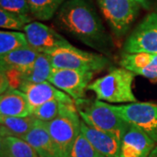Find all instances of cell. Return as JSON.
I'll return each mask as SVG.
<instances>
[{
  "mask_svg": "<svg viewBox=\"0 0 157 157\" xmlns=\"http://www.w3.org/2000/svg\"><path fill=\"white\" fill-rule=\"evenodd\" d=\"M55 21L59 28L99 53L111 54L112 40L90 0H67Z\"/></svg>",
  "mask_w": 157,
  "mask_h": 157,
  "instance_id": "1",
  "label": "cell"
},
{
  "mask_svg": "<svg viewBox=\"0 0 157 157\" xmlns=\"http://www.w3.org/2000/svg\"><path fill=\"white\" fill-rule=\"evenodd\" d=\"M79 116L85 123L94 128L107 132L121 140L129 128L123 118L118 113L113 105L102 101H86L82 99L75 101Z\"/></svg>",
  "mask_w": 157,
  "mask_h": 157,
  "instance_id": "2",
  "label": "cell"
},
{
  "mask_svg": "<svg viewBox=\"0 0 157 157\" xmlns=\"http://www.w3.org/2000/svg\"><path fill=\"white\" fill-rule=\"evenodd\" d=\"M135 74L123 67L112 69L103 77L90 83L87 89L96 99L108 103H133L137 100L132 90Z\"/></svg>",
  "mask_w": 157,
  "mask_h": 157,
  "instance_id": "3",
  "label": "cell"
},
{
  "mask_svg": "<svg viewBox=\"0 0 157 157\" xmlns=\"http://www.w3.org/2000/svg\"><path fill=\"white\" fill-rule=\"evenodd\" d=\"M75 103L65 104L54 120L45 122L60 157H68L74 141L80 133L81 120Z\"/></svg>",
  "mask_w": 157,
  "mask_h": 157,
  "instance_id": "4",
  "label": "cell"
},
{
  "mask_svg": "<svg viewBox=\"0 0 157 157\" xmlns=\"http://www.w3.org/2000/svg\"><path fill=\"white\" fill-rule=\"evenodd\" d=\"M53 68L73 69L87 72H100L109 65L107 56L80 50L73 45L60 48L48 54Z\"/></svg>",
  "mask_w": 157,
  "mask_h": 157,
  "instance_id": "5",
  "label": "cell"
},
{
  "mask_svg": "<svg viewBox=\"0 0 157 157\" xmlns=\"http://www.w3.org/2000/svg\"><path fill=\"white\" fill-rule=\"evenodd\" d=\"M114 35L122 37L135 21L140 6L135 0H97Z\"/></svg>",
  "mask_w": 157,
  "mask_h": 157,
  "instance_id": "6",
  "label": "cell"
},
{
  "mask_svg": "<svg viewBox=\"0 0 157 157\" xmlns=\"http://www.w3.org/2000/svg\"><path fill=\"white\" fill-rule=\"evenodd\" d=\"M113 107L128 123L146 133L157 143V104L136 101L127 105H113Z\"/></svg>",
  "mask_w": 157,
  "mask_h": 157,
  "instance_id": "7",
  "label": "cell"
},
{
  "mask_svg": "<svg viewBox=\"0 0 157 157\" xmlns=\"http://www.w3.org/2000/svg\"><path fill=\"white\" fill-rule=\"evenodd\" d=\"M124 52H147L157 54V12H153L129 34L123 45Z\"/></svg>",
  "mask_w": 157,
  "mask_h": 157,
  "instance_id": "8",
  "label": "cell"
},
{
  "mask_svg": "<svg viewBox=\"0 0 157 157\" xmlns=\"http://www.w3.org/2000/svg\"><path fill=\"white\" fill-rule=\"evenodd\" d=\"M93 72L53 68L48 81L58 89L66 93L74 101L85 99L92 78Z\"/></svg>",
  "mask_w": 157,
  "mask_h": 157,
  "instance_id": "9",
  "label": "cell"
},
{
  "mask_svg": "<svg viewBox=\"0 0 157 157\" xmlns=\"http://www.w3.org/2000/svg\"><path fill=\"white\" fill-rule=\"evenodd\" d=\"M24 32L29 45L41 53L50 54L60 48L72 45L55 30L40 22L29 23Z\"/></svg>",
  "mask_w": 157,
  "mask_h": 157,
  "instance_id": "10",
  "label": "cell"
},
{
  "mask_svg": "<svg viewBox=\"0 0 157 157\" xmlns=\"http://www.w3.org/2000/svg\"><path fill=\"white\" fill-rule=\"evenodd\" d=\"M155 147L151 138L133 125H130L121 140L120 157H147Z\"/></svg>",
  "mask_w": 157,
  "mask_h": 157,
  "instance_id": "11",
  "label": "cell"
},
{
  "mask_svg": "<svg viewBox=\"0 0 157 157\" xmlns=\"http://www.w3.org/2000/svg\"><path fill=\"white\" fill-rule=\"evenodd\" d=\"M18 90H21L27 96L33 109L52 100H58L66 103H75L70 96L58 89L49 81L42 83L23 82Z\"/></svg>",
  "mask_w": 157,
  "mask_h": 157,
  "instance_id": "12",
  "label": "cell"
},
{
  "mask_svg": "<svg viewBox=\"0 0 157 157\" xmlns=\"http://www.w3.org/2000/svg\"><path fill=\"white\" fill-rule=\"evenodd\" d=\"M80 132L96 151L104 157H120L121 140L107 132L94 128L81 120Z\"/></svg>",
  "mask_w": 157,
  "mask_h": 157,
  "instance_id": "13",
  "label": "cell"
},
{
  "mask_svg": "<svg viewBox=\"0 0 157 157\" xmlns=\"http://www.w3.org/2000/svg\"><path fill=\"white\" fill-rule=\"evenodd\" d=\"M33 109L21 90L10 88L0 97V117H26Z\"/></svg>",
  "mask_w": 157,
  "mask_h": 157,
  "instance_id": "14",
  "label": "cell"
},
{
  "mask_svg": "<svg viewBox=\"0 0 157 157\" xmlns=\"http://www.w3.org/2000/svg\"><path fill=\"white\" fill-rule=\"evenodd\" d=\"M33 147L41 157H60L45 122L38 121L34 128L21 138Z\"/></svg>",
  "mask_w": 157,
  "mask_h": 157,
  "instance_id": "15",
  "label": "cell"
},
{
  "mask_svg": "<svg viewBox=\"0 0 157 157\" xmlns=\"http://www.w3.org/2000/svg\"><path fill=\"white\" fill-rule=\"evenodd\" d=\"M39 54V52L34 50L30 45L13 51L6 56L0 57L1 71L15 70L24 75L33 67Z\"/></svg>",
  "mask_w": 157,
  "mask_h": 157,
  "instance_id": "16",
  "label": "cell"
},
{
  "mask_svg": "<svg viewBox=\"0 0 157 157\" xmlns=\"http://www.w3.org/2000/svg\"><path fill=\"white\" fill-rule=\"evenodd\" d=\"M38 121L33 115L26 117H0L1 137L14 136L23 138L33 128Z\"/></svg>",
  "mask_w": 157,
  "mask_h": 157,
  "instance_id": "17",
  "label": "cell"
},
{
  "mask_svg": "<svg viewBox=\"0 0 157 157\" xmlns=\"http://www.w3.org/2000/svg\"><path fill=\"white\" fill-rule=\"evenodd\" d=\"M1 157H41L27 141L14 136H4L0 140Z\"/></svg>",
  "mask_w": 157,
  "mask_h": 157,
  "instance_id": "18",
  "label": "cell"
},
{
  "mask_svg": "<svg viewBox=\"0 0 157 157\" xmlns=\"http://www.w3.org/2000/svg\"><path fill=\"white\" fill-rule=\"evenodd\" d=\"M52 69L53 67L50 56L48 54L39 52L33 67L27 73L23 75V82L42 83L48 81Z\"/></svg>",
  "mask_w": 157,
  "mask_h": 157,
  "instance_id": "19",
  "label": "cell"
},
{
  "mask_svg": "<svg viewBox=\"0 0 157 157\" xmlns=\"http://www.w3.org/2000/svg\"><path fill=\"white\" fill-rule=\"evenodd\" d=\"M31 14L39 20H49L67 0H27Z\"/></svg>",
  "mask_w": 157,
  "mask_h": 157,
  "instance_id": "20",
  "label": "cell"
},
{
  "mask_svg": "<svg viewBox=\"0 0 157 157\" xmlns=\"http://www.w3.org/2000/svg\"><path fill=\"white\" fill-rule=\"evenodd\" d=\"M26 46H29V44L25 33L17 31L0 32V57Z\"/></svg>",
  "mask_w": 157,
  "mask_h": 157,
  "instance_id": "21",
  "label": "cell"
},
{
  "mask_svg": "<svg viewBox=\"0 0 157 157\" xmlns=\"http://www.w3.org/2000/svg\"><path fill=\"white\" fill-rule=\"evenodd\" d=\"M155 54L147 52H135L127 53L123 52L120 60L121 67L125 68L135 75H138L141 70L147 67L153 60Z\"/></svg>",
  "mask_w": 157,
  "mask_h": 157,
  "instance_id": "22",
  "label": "cell"
},
{
  "mask_svg": "<svg viewBox=\"0 0 157 157\" xmlns=\"http://www.w3.org/2000/svg\"><path fill=\"white\" fill-rule=\"evenodd\" d=\"M32 22L29 15H21L0 9V27L12 31H24L25 27Z\"/></svg>",
  "mask_w": 157,
  "mask_h": 157,
  "instance_id": "23",
  "label": "cell"
},
{
  "mask_svg": "<svg viewBox=\"0 0 157 157\" xmlns=\"http://www.w3.org/2000/svg\"><path fill=\"white\" fill-rule=\"evenodd\" d=\"M65 104L67 103L58 100L47 101L33 109V115L39 121H41L43 122H48L59 116Z\"/></svg>",
  "mask_w": 157,
  "mask_h": 157,
  "instance_id": "24",
  "label": "cell"
},
{
  "mask_svg": "<svg viewBox=\"0 0 157 157\" xmlns=\"http://www.w3.org/2000/svg\"><path fill=\"white\" fill-rule=\"evenodd\" d=\"M100 155H101L80 132L73 143L68 157H98Z\"/></svg>",
  "mask_w": 157,
  "mask_h": 157,
  "instance_id": "25",
  "label": "cell"
},
{
  "mask_svg": "<svg viewBox=\"0 0 157 157\" xmlns=\"http://www.w3.org/2000/svg\"><path fill=\"white\" fill-rule=\"evenodd\" d=\"M0 7L3 10L21 15L31 13L27 0H0Z\"/></svg>",
  "mask_w": 157,
  "mask_h": 157,
  "instance_id": "26",
  "label": "cell"
},
{
  "mask_svg": "<svg viewBox=\"0 0 157 157\" xmlns=\"http://www.w3.org/2000/svg\"><path fill=\"white\" fill-rule=\"evenodd\" d=\"M138 75L151 80H157V54H155L151 63L143 70H141Z\"/></svg>",
  "mask_w": 157,
  "mask_h": 157,
  "instance_id": "27",
  "label": "cell"
},
{
  "mask_svg": "<svg viewBox=\"0 0 157 157\" xmlns=\"http://www.w3.org/2000/svg\"><path fill=\"white\" fill-rule=\"evenodd\" d=\"M1 75V84H0V90H1V94H4L5 92H6L8 89L11 88L10 86V82L9 79L7 78V75L5 72L1 71L0 73Z\"/></svg>",
  "mask_w": 157,
  "mask_h": 157,
  "instance_id": "28",
  "label": "cell"
},
{
  "mask_svg": "<svg viewBox=\"0 0 157 157\" xmlns=\"http://www.w3.org/2000/svg\"><path fill=\"white\" fill-rule=\"evenodd\" d=\"M135 1L140 5V7H143L144 9L149 8V1L148 0H135Z\"/></svg>",
  "mask_w": 157,
  "mask_h": 157,
  "instance_id": "29",
  "label": "cell"
},
{
  "mask_svg": "<svg viewBox=\"0 0 157 157\" xmlns=\"http://www.w3.org/2000/svg\"><path fill=\"white\" fill-rule=\"evenodd\" d=\"M147 157H157V146L155 147V148L152 150V152Z\"/></svg>",
  "mask_w": 157,
  "mask_h": 157,
  "instance_id": "30",
  "label": "cell"
},
{
  "mask_svg": "<svg viewBox=\"0 0 157 157\" xmlns=\"http://www.w3.org/2000/svg\"><path fill=\"white\" fill-rule=\"evenodd\" d=\"M98 157H104V156H102V155H100V156H98Z\"/></svg>",
  "mask_w": 157,
  "mask_h": 157,
  "instance_id": "31",
  "label": "cell"
}]
</instances>
